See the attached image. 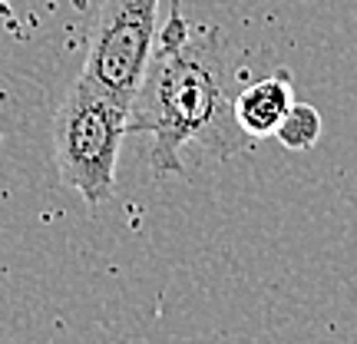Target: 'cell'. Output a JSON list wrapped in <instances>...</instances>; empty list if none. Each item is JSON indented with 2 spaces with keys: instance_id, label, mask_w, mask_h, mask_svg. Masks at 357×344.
Masks as SVG:
<instances>
[{
  "instance_id": "obj_5",
  "label": "cell",
  "mask_w": 357,
  "mask_h": 344,
  "mask_svg": "<svg viewBox=\"0 0 357 344\" xmlns=\"http://www.w3.org/2000/svg\"><path fill=\"white\" fill-rule=\"evenodd\" d=\"M321 129H324V123H321L318 110H314L311 103L294 100L291 110L284 113V119H281L278 129H275V136H278V142L284 149L305 153V149H311V146L321 140Z\"/></svg>"
},
{
  "instance_id": "obj_1",
  "label": "cell",
  "mask_w": 357,
  "mask_h": 344,
  "mask_svg": "<svg viewBox=\"0 0 357 344\" xmlns=\"http://www.w3.org/2000/svg\"><path fill=\"white\" fill-rule=\"evenodd\" d=\"M126 129L153 140L149 166L155 176H182L185 146H199L222 163L255 149L258 140L235 119L222 30L192 27L178 0H172L166 27L155 33L153 60L129 106Z\"/></svg>"
},
{
  "instance_id": "obj_2",
  "label": "cell",
  "mask_w": 357,
  "mask_h": 344,
  "mask_svg": "<svg viewBox=\"0 0 357 344\" xmlns=\"http://www.w3.org/2000/svg\"><path fill=\"white\" fill-rule=\"evenodd\" d=\"M129 110L89 83L83 73L63 96L53 119V156L60 179L73 192L83 195L89 209L113 199L116 192V163L126 129Z\"/></svg>"
},
{
  "instance_id": "obj_3",
  "label": "cell",
  "mask_w": 357,
  "mask_h": 344,
  "mask_svg": "<svg viewBox=\"0 0 357 344\" xmlns=\"http://www.w3.org/2000/svg\"><path fill=\"white\" fill-rule=\"evenodd\" d=\"M155 33L159 0H102L83 77L129 110L153 60Z\"/></svg>"
},
{
  "instance_id": "obj_4",
  "label": "cell",
  "mask_w": 357,
  "mask_h": 344,
  "mask_svg": "<svg viewBox=\"0 0 357 344\" xmlns=\"http://www.w3.org/2000/svg\"><path fill=\"white\" fill-rule=\"evenodd\" d=\"M291 77H288V70H278V73L255 80L235 93V119L252 140L275 136V129L284 119V113L291 110Z\"/></svg>"
}]
</instances>
